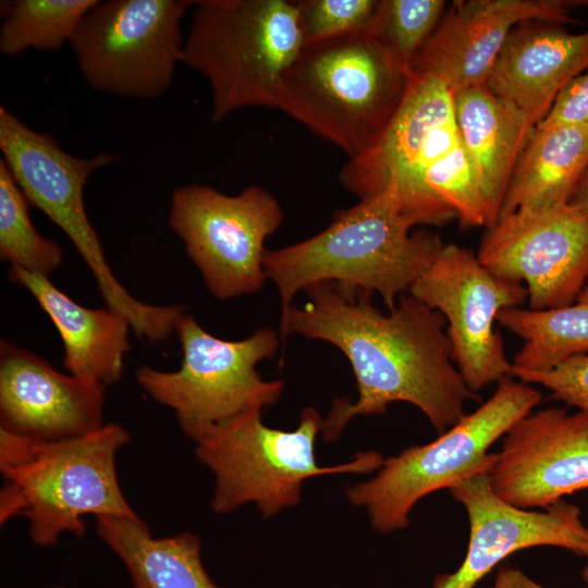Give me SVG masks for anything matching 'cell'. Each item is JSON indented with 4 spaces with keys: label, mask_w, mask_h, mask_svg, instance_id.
Instances as JSON below:
<instances>
[{
    "label": "cell",
    "mask_w": 588,
    "mask_h": 588,
    "mask_svg": "<svg viewBox=\"0 0 588 588\" xmlns=\"http://www.w3.org/2000/svg\"><path fill=\"white\" fill-rule=\"evenodd\" d=\"M411 72L370 28L304 44L283 76L277 109L356 159L381 136Z\"/></svg>",
    "instance_id": "3"
},
{
    "label": "cell",
    "mask_w": 588,
    "mask_h": 588,
    "mask_svg": "<svg viewBox=\"0 0 588 588\" xmlns=\"http://www.w3.org/2000/svg\"><path fill=\"white\" fill-rule=\"evenodd\" d=\"M12 283L25 287L48 315L63 343V367L70 375L103 385L119 381L130 351V322L106 308L79 305L49 277L10 267Z\"/></svg>",
    "instance_id": "20"
},
{
    "label": "cell",
    "mask_w": 588,
    "mask_h": 588,
    "mask_svg": "<svg viewBox=\"0 0 588 588\" xmlns=\"http://www.w3.org/2000/svg\"><path fill=\"white\" fill-rule=\"evenodd\" d=\"M453 94L436 76L412 70L402 100L377 143L340 171L359 199L391 193L416 225L442 226L455 212L425 187L429 168L458 142Z\"/></svg>",
    "instance_id": "9"
},
{
    "label": "cell",
    "mask_w": 588,
    "mask_h": 588,
    "mask_svg": "<svg viewBox=\"0 0 588 588\" xmlns=\"http://www.w3.org/2000/svg\"><path fill=\"white\" fill-rule=\"evenodd\" d=\"M476 255L493 274L523 283L530 309L567 306L588 282V217L567 204L517 209L487 228Z\"/></svg>",
    "instance_id": "14"
},
{
    "label": "cell",
    "mask_w": 588,
    "mask_h": 588,
    "mask_svg": "<svg viewBox=\"0 0 588 588\" xmlns=\"http://www.w3.org/2000/svg\"><path fill=\"white\" fill-rule=\"evenodd\" d=\"M497 321L523 340L512 360L513 371L551 369L588 354V284L567 306L544 310L511 307L501 310Z\"/></svg>",
    "instance_id": "24"
},
{
    "label": "cell",
    "mask_w": 588,
    "mask_h": 588,
    "mask_svg": "<svg viewBox=\"0 0 588 588\" xmlns=\"http://www.w3.org/2000/svg\"><path fill=\"white\" fill-rule=\"evenodd\" d=\"M525 383L549 389L551 396L588 414V354L573 356L542 371H513Z\"/></svg>",
    "instance_id": "29"
},
{
    "label": "cell",
    "mask_w": 588,
    "mask_h": 588,
    "mask_svg": "<svg viewBox=\"0 0 588 588\" xmlns=\"http://www.w3.org/2000/svg\"><path fill=\"white\" fill-rule=\"evenodd\" d=\"M191 0L97 1L70 40L85 82L120 97L154 99L182 63Z\"/></svg>",
    "instance_id": "10"
},
{
    "label": "cell",
    "mask_w": 588,
    "mask_h": 588,
    "mask_svg": "<svg viewBox=\"0 0 588 588\" xmlns=\"http://www.w3.org/2000/svg\"><path fill=\"white\" fill-rule=\"evenodd\" d=\"M54 588H69V587H65V586H58V587H54Z\"/></svg>",
    "instance_id": "35"
},
{
    "label": "cell",
    "mask_w": 588,
    "mask_h": 588,
    "mask_svg": "<svg viewBox=\"0 0 588 588\" xmlns=\"http://www.w3.org/2000/svg\"><path fill=\"white\" fill-rule=\"evenodd\" d=\"M98 0L1 2L0 51L16 57L28 49L54 51L72 39Z\"/></svg>",
    "instance_id": "25"
},
{
    "label": "cell",
    "mask_w": 588,
    "mask_h": 588,
    "mask_svg": "<svg viewBox=\"0 0 588 588\" xmlns=\"http://www.w3.org/2000/svg\"><path fill=\"white\" fill-rule=\"evenodd\" d=\"M412 221L393 194L381 193L334 213L302 242L267 249L264 267L280 295L281 314L309 285L334 282L378 293L389 310L432 264L444 243Z\"/></svg>",
    "instance_id": "2"
},
{
    "label": "cell",
    "mask_w": 588,
    "mask_h": 588,
    "mask_svg": "<svg viewBox=\"0 0 588 588\" xmlns=\"http://www.w3.org/2000/svg\"><path fill=\"white\" fill-rule=\"evenodd\" d=\"M541 399L529 383L502 379L485 403L436 440L383 460L373 478L350 486L347 500L365 507L371 527L380 534L406 528L420 499L468 476L489 473L495 461L490 446Z\"/></svg>",
    "instance_id": "7"
},
{
    "label": "cell",
    "mask_w": 588,
    "mask_h": 588,
    "mask_svg": "<svg viewBox=\"0 0 588 588\" xmlns=\"http://www.w3.org/2000/svg\"><path fill=\"white\" fill-rule=\"evenodd\" d=\"M586 527H587V537H588V524L586 525ZM584 555L586 556V566H585L581 575H583L584 580L588 585V540H587V548H586V551H585Z\"/></svg>",
    "instance_id": "33"
},
{
    "label": "cell",
    "mask_w": 588,
    "mask_h": 588,
    "mask_svg": "<svg viewBox=\"0 0 588 588\" xmlns=\"http://www.w3.org/2000/svg\"><path fill=\"white\" fill-rule=\"evenodd\" d=\"M29 203L0 160V258L22 270L49 277L63 261L57 242L41 236L29 218Z\"/></svg>",
    "instance_id": "26"
},
{
    "label": "cell",
    "mask_w": 588,
    "mask_h": 588,
    "mask_svg": "<svg viewBox=\"0 0 588 588\" xmlns=\"http://www.w3.org/2000/svg\"><path fill=\"white\" fill-rule=\"evenodd\" d=\"M106 385L64 375L40 356L0 342V429L37 442L84 437L103 427Z\"/></svg>",
    "instance_id": "17"
},
{
    "label": "cell",
    "mask_w": 588,
    "mask_h": 588,
    "mask_svg": "<svg viewBox=\"0 0 588 588\" xmlns=\"http://www.w3.org/2000/svg\"><path fill=\"white\" fill-rule=\"evenodd\" d=\"M308 301L281 314L280 338L290 334L321 340L348 359L357 400L335 399L322 421L326 442L334 441L356 416L383 414L394 402L421 411L440 434L465 415L468 401L480 396L468 389L452 357L443 315L411 294L381 313L373 293L334 282L304 290Z\"/></svg>",
    "instance_id": "1"
},
{
    "label": "cell",
    "mask_w": 588,
    "mask_h": 588,
    "mask_svg": "<svg viewBox=\"0 0 588 588\" xmlns=\"http://www.w3.org/2000/svg\"><path fill=\"white\" fill-rule=\"evenodd\" d=\"M567 205L588 217V163Z\"/></svg>",
    "instance_id": "32"
},
{
    "label": "cell",
    "mask_w": 588,
    "mask_h": 588,
    "mask_svg": "<svg viewBox=\"0 0 588 588\" xmlns=\"http://www.w3.org/2000/svg\"><path fill=\"white\" fill-rule=\"evenodd\" d=\"M489 478L497 495L524 510L588 489V414L529 413L505 433Z\"/></svg>",
    "instance_id": "16"
},
{
    "label": "cell",
    "mask_w": 588,
    "mask_h": 588,
    "mask_svg": "<svg viewBox=\"0 0 588 588\" xmlns=\"http://www.w3.org/2000/svg\"><path fill=\"white\" fill-rule=\"evenodd\" d=\"M587 284H588V282H587Z\"/></svg>",
    "instance_id": "36"
},
{
    "label": "cell",
    "mask_w": 588,
    "mask_h": 588,
    "mask_svg": "<svg viewBox=\"0 0 588 588\" xmlns=\"http://www.w3.org/2000/svg\"><path fill=\"white\" fill-rule=\"evenodd\" d=\"M449 491L466 510L468 547L460 567L437 575L432 588H475L502 560L532 547L552 546L585 554L587 527L576 504L561 499L543 511L516 507L494 493L489 473L463 478Z\"/></svg>",
    "instance_id": "15"
},
{
    "label": "cell",
    "mask_w": 588,
    "mask_h": 588,
    "mask_svg": "<svg viewBox=\"0 0 588 588\" xmlns=\"http://www.w3.org/2000/svg\"><path fill=\"white\" fill-rule=\"evenodd\" d=\"M408 294L446 320L453 360L470 391L512 377L498 315L520 307L528 298L523 283L493 274L470 249L444 244Z\"/></svg>",
    "instance_id": "13"
},
{
    "label": "cell",
    "mask_w": 588,
    "mask_h": 588,
    "mask_svg": "<svg viewBox=\"0 0 588 588\" xmlns=\"http://www.w3.org/2000/svg\"><path fill=\"white\" fill-rule=\"evenodd\" d=\"M588 163V125L537 124L518 157L500 218L568 204Z\"/></svg>",
    "instance_id": "22"
},
{
    "label": "cell",
    "mask_w": 588,
    "mask_h": 588,
    "mask_svg": "<svg viewBox=\"0 0 588 588\" xmlns=\"http://www.w3.org/2000/svg\"><path fill=\"white\" fill-rule=\"evenodd\" d=\"M540 125H588V71L558 95Z\"/></svg>",
    "instance_id": "30"
},
{
    "label": "cell",
    "mask_w": 588,
    "mask_h": 588,
    "mask_svg": "<svg viewBox=\"0 0 588 588\" xmlns=\"http://www.w3.org/2000/svg\"><path fill=\"white\" fill-rule=\"evenodd\" d=\"M283 218L275 197L261 186L226 195L208 185L188 184L172 192L168 224L208 291L230 299L262 287L265 242Z\"/></svg>",
    "instance_id": "12"
},
{
    "label": "cell",
    "mask_w": 588,
    "mask_h": 588,
    "mask_svg": "<svg viewBox=\"0 0 588 588\" xmlns=\"http://www.w3.org/2000/svg\"><path fill=\"white\" fill-rule=\"evenodd\" d=\"M0 150L29 205L42 211L75 246L93 273L106 307L124 316L131 324L143 321L148 306L133 297L114 277L84 204L88 177L120 156L111 152L85 159L72 156L53 136L30 128L3 106H0Z\"/></svg>",
    "instance_id": "11"
},
{
    "label": "cell",
    "mask_w": 588,
    "mask_h": 588,
    "mask_svg": "<svg viewBox=\"0 0 588 588\" xmlns=\"http://www.w3.org/2000/svg\"><path fill=\"white\" fill-rule=\"evenodd\" d=\"M443 0H382L371 32L407 70L445 13Z\"/></svg>",
    "instance_id": "27"
},
{
    "label": "cell",
    "mask_w": 588,
    "mask_h": 588,
    "mask_svg": "<svg viewBox=\"0 0 588 588\" xmlns=\"http://www.w3.org/2000/svg\"><path fill=\"white\" fill-rule=\"evenodd\" d=\"M304 45L289 0L196 1L182 63L205 76L211 119L247 107L277 109L283 76Z\"/></svg>",
    "instance_id": "4"
},
{
    "label": "cell",
    "mask_w": 588,
    "mask_h": 588,
    "mask_svg": "<svg viewBox=\"0 0 588 588\" xmlns=\"http://www.w3.org/2000/svg\"><path fill=\"white\" fill-rule=\"evenodd\" d=\"M568 2L462 0L445 11L412 70L429 73L452 94L486 84L511 32L527 22L568 23Z\"/></svg>",
    "instance_id": "18"
},
{
    "label": "cell",
    "mask_w": 588,
    "mask_h": 588,
    "mask_svg": "<svg viewBox=\"0 0 588 588\" xmlns=\"http://www.w3.org/2000/svg\"><path fill=\"white\" fill-rule=\"evenodd\" d=\"M120 424H105L84 437L32 440L16 464L1 469L0 524L22 515L37 546H54L62 534H86V515L139 518L121 489L117 455L128 444Z\"/></svg>",
    "instance_id": "5"
},
{
    "label": "cell",
    "mask_w": 588,
    "mask_h": 588,
    "mask_svg": "<svg viewBox=\"0 0 588 588\" xmlns=\"http://www.w3.org/2000/svg\"><path fill=\"white\" fill-rule=\"evenodd\" d=\"M491 588H546L516 567H500Z\"/></svg>",
    "instance_id": "31"
},
{
    "label": "cell",
    "mask_w": 588,
    "mask_h": 588,
    "mask_svg": "<svg viewBox=\"0 0 588 588\" xmlns=\"http://www.w3.org/2000/svg\"><path fill=\"white\" fill-rule=\"evenodd\" d=\"M578 3H581V5H585L588 8V1H578Z\"/></svg>",
    "instance_id": "34"
},
{
    "label": "cell",
    "mask_w": 588,
    "mask_h": 588,
    "mask_svg": "<svg viewBox=\"0 0 588 588\" xmlns=\"http://www.w3.org/2000/svg\"><path fill=\"white\" fill-rule=\"evenodd\" d=\"M453 105L461 139L499 220L512 173L535 125L486 84L454 93Z\"/></svg>",
    "instance_id": "21"
},
{
    "label": "cell",
    "mask_w": 588,
    "mask_h": 588,
    "mask_svg": "<svg viewBox=\"0 0 588 588\" xmlns=\"http://www.w3.org/2000/svg\"><path fill=\"white\" fill-rule=\"evenodd\" d=\"M588 69V29L573 34L558 24L536 21L516 26L486 81L536 126L561 90Z\"/></svg>",
    "instance_id": "19"
},
{
    "label": "cell",
    "mask_w": 588,
    "mask_h": 588,
    "mask_svg": "<svg viewBox=\"0 0 588 588\" xmlns=\"http://www.w3.org/2000/svg\"><path fill=\"white\" fill-rule=\"evenodd\" d=\"M304 44L371 27L379 0H296Z\"/></svg>",
    "instance_id": "28"
},
{
    "label": "cell",
    "mask_w": 588,
    "mask_h": 588,
    "mask_svg": "<svg viewBox=\"0 0 588 588\" xmlns=\"http://www.w3.org/2000/svg\"><path fill=\"white\" fill-rule=\"evenodd\" d=\"M174 333L182 347L177 370L162 371L142 366L135 377L156 402L171 408L182 431L193 441L211 426L252 409L274 404L282 394V380H264L256 366L271 359L281 343L271 328L228 341L206 331L193 316L183 313Z\"/></svg>",
    "instance_id": "8"
},
{
    "label": "cell",
    "mask_w": 588,
    "mask_h": 588,
    "mask_svg": "<svg viewBox=\"0 0 588 588\" xmlns=\"http://www.w3.org/2000/svg\"><path fill=\"white\" fill-rule=\"evenodd\" d=\"M261 412L241 413L194 440L196 457L215 476L210 506L217 514L255 503L267 518L298 504L303 482L310 477L367 474L383 463L379 452L367 451L344 464L319 466L315 443L323 419L316 408H304L297 428L291 431L266 426Z\"/></svg>",
    "instance_id": "6"
},
{
    "label": "cell",
    "mask_w": 588,
    "mask_h": 588,
    "mask_svg": "<svg viewBox=\"0 0 588 588\" xmlns=\"http://www.w3.org/2000/svg\"><path fill=\"white\" fill-rule=\"evenodd\" d=\"M96 530L122 561L134 588H220L204 568L199 538H155L140 518L96 517Z\"/></svg>",
    "instance_id": "23"
}]
</instances>
